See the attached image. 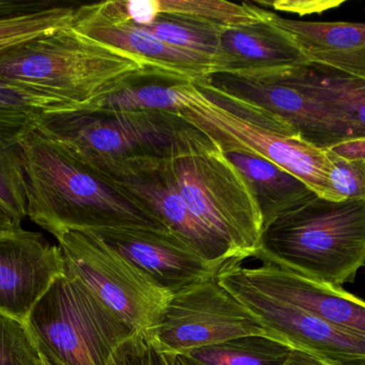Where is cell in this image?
<instances>
[{
    "mask_svg": "<svg viewBox=\"0 0 365 365\" xmlns=\"http://www.w3.org/2000/svg\"><path fill=\"white\" fill-rule=\"evenodd\" d=\"M21 144L27 216L53 237L68 231L168 229L128 191L36 129Z\"/></svg>",
    "mask_w": 365,
    "mask_h": 365,
    "instance_id": "6da1fadb",
    "label": "cell"
},
{
    "mask_svg": "<svg viewBox=\"0 0 365 365\" xmlns=\"http://www.w3.org/2000/svg\"><path fill=\"white\" fill-rule=\"evenodd\" d=\"M143 75H155L125 51L81 34L72 26L38 36L0 58V79L88 109Z\"/></svg>",
    "mask_w": 365,
    "mask_h": 365,
    "instance_id": "7a4b0ae2",
    "label": "cell"
},
{
    "mask_svg": "<svg viewBox=\"0 0 365 365\" xmlns=\"http://www.w3.org/2000/svg\"><path fill=\"white\" fill-rule=\"evenodd\" d=\"M252 257L322 284L353 283L365 266V199L313 195L263 229Z\"/></svg>",
    "mask_w": 365,
    "mask_h": 365,
    "instance_id": "3957f363",
    "label": "cell"
},
{
    "mask_svg": "<svg viewBox=\"0 0 365 365\" xmlns=\"http://www.w3.org/2000/svg\"><path fill=\"white\" fill-rule=\"evenodd\" d=\"M167 158L191 214L238 259L259 251L263 221L250 186L210 135L181 117Z\"/></svg>",
    "mask_w": 365,
    "mask_h": 365,
    "instance_id": "277c9868",
    "label": "cell"
},
{
    "mask_svg": "<svg viewBox=\"0 0 365 365\" xmlns=\"http://www.w3.org/2000/svg\"><path fill=\"white\" fill-rule=\"evenodd\" d=\"M24 323L45 365H107L137 334L66 270Z\"/></svg>",
    "mask_w": 365,
    "mask_h": 365,
    "instance_id": "5b68a950",
    "label": "cell"
},
{
    "mask_svg": "<svg viewBox=\"0 0 365 365\" xmlns=\"http://www.w3.org/2000/svg\"><path fill=\"white\" fill-rule=\"evenodd\" d=\"M179 115L214 139L242 146L293 174L319 196L330 199V161L326 150L315 147L284 120L269 111L251 119L230 113L207 98L193 81L180 84Z\"/></svg>",
    "mask_w": 365,
    "mask_h": 365,
    "instance_id": "8992f818",
    "label": "cell"
},
{
    "mask_svg": "<svg viewBox=\"0 0 365 365\" xmlns=\"http://www.w3.org/2000/svg\"><path fill=\"white\" fill-rule=\"evenodd\" d=\"M179 114L156 111L81 109L46 114L36 130L61 144L90 166L163 154L175 137Z\"/></svg>",
    "mask_w": 365,
    "mask_h": 365,
    "instance_id": "52a82bcc",
    "label": "cell"
},
{
    "mask_svg": "<svg viewBox=\"0 0 365 365\" xmlns=\"http://www.w3.org/2000/svg\"><path fill=\"white\" fill-rule=\"evenodd\" d=\"M56 239L64 270L135 332L148 338L171 296L93 231H68Z\"/></svg>",
    "mask_w": 365,
    "mask_h": 365,
    "instance_id": "ba28073f",
    "label": "cell"
},
{
    "mask_svg": "<svg viewBox=\"0 0 365 365\" xmlns=\"http://www.w3.org/2000/svg\"><path fill=\"white\" fill-rule=\"evenodd\" d=\"M245 336L268 334L214 278L171 296L147 339L160 353L178 356Z\"/></svg>",
    "mask_w": 365,
    "mask_h": 365,
    "instance_id": "9c48e42d",
    "label": "cell"
},
{
    "mask_svg": "<svg viewBox=\"0 0 365 365\" xmlns=\"http://www.w3.org/2000/svg\"><path fill=\"white\" fill-rule=\"evenodd\" d=\"M167 150L163 154L136 156L96 169L128 191L208 263L221 268L238 259L191 214L173 177Z\"/></svg>",
    "mask_w": 365,
    "mask_h": 365,
    "instance_id": "30bf717a",
    "label": "cell"
},
{
    "mask_svg": "<svg viewBox=\"0 0 365 365\" xmlns=\"http://www.w3.org/2000/svg\"><path fill=\"white\" fill-rule=\"evenodd\" d=\"M217 280L261 323L270 338L339 365L365 359V338L257 291L225 266L219 270Z\"/></svg>",
    "mask_w": 365,
    "mask_h": 365,
    "instance_id": "8fae6325",
    "label": "cell"
},
{
    "mask_svg": "<svg viewBox=\"0 0 365 365\" xmlns=\"http://www.w3.org/2000/svg\"><path fill=\"white\" fill-rule=\"evenodd\" d=\"M205 81L225 94L278 116L315 147L329 149L356 139L346 120L284 81L272 77L248 79L230 74H212Z\"/></svg>",
    "mask_w": 365,
    "mask_h": 365,
    "instance_id": "7c38bea8",
    "label": "cell"
},
{
    "mask_svg": "<svg viewBox=\"0 0 365 365\" xmlns=\"http://www.w3.org/2000/svg\"><path fill=\"white\" fill-rule=\"evenodd\" d=\"M93 231L170 296L217 278L221 269L169 229L124 227Z\"/></svg>",
    "mask_w": 365,
    "mask_h": 365,
    "instance_id": "4fadbf2b",
    "label": "cell"
},
{
    "mask_svg": "<svg viewBox=\"0 0 365 365\" xmlns=\"http://www.w3.org/2000/svg\"><path fill=\"white\" fill-rule=\"evenodd\" d=\"M257 261L261 265L248 266L245 259H234L225 266L257 291L293 304L338 329L365 338L364 300L342 287L322 284L267 261Z\"/></svg>",
    "mask_w": 365,
    "mask_h": 365,
    "instance_id": "5bb4252c",
    "label": "cell"
},
{
    "mask_svg": "<svg viewBox=\"0 0 365 365\" xmlns=\"http://www.w3.org/2000/svg\"><path fill=\"white\" fill-rule=\"evenodd\" d=\"M64 274L59 246L36 231L0 234V313L25 321L51 283Z\"/></svg>",
    "mask_w": 365,
    "mask_h": 365,
    "instance_id": "9a60e30c",
    "label": "cell"
},
{
    "mask_svg": "<svg viewBox=\"0 0 365 365\" xmlns=\"http://www.w3.org/2000/svg\"><path fill=\"white\" fill-rule=\"evenodd\" d=\"M304 66L309 62L302 49L284 30L264 17L263 9L259 21L223 28L212 74L266 79Z\"/></svg>",
    "mask_w": 365,
    "mask_h": 365,
    "instance_id": "2e32d148",
    "label": "cell"
},
{
    "mask_svg": "<svg viewBox=\"0 0 365 365\" xmlns=\"http://www.w3.org/2000/svg\"><path fill=\"white\" fill-rule=\"evenodd\" d=\"M72 27L140 59L158 76L199 81L212 74L214 58L178 49L130 23H110L77 6Z\"/></svg>",
    "mask_w": 365,
    "mask_h": 365,
    "instance_id": "e0dca14e",
    "label": "cell"
},
{
    "mask_svg": "<svg viewBox=\"0 0 365 365\" xmlns=\"http://www.w3.org/2000/svg\"><path fill=\"white\" fill-rule=\"evenodd\" d=\"M263 9L264 17L291 36L309 64L365 79V23L289 19Z\"/></svg>",
    "mask_w": 365,
    "mask_h": 365,
    "instance_id": "ac0fdd59",
    "label": "cell"
},
{
    "mask_svg": "<svg viewBox=\"0 0 365 365\" xmlns=\"http://www.w3.org/2000/svg\"><path fill=\"white\" fill-rule=\"evenodd\" d=\"M215 141L250 186L261 212L263 229L317 194L299 178L264 156L227 139Z\"/></svg>",
    "mask_w": 365,
    "mask_h": 365,
    "instance_id": "d6986e66",
    "label": "cell"
},
{
    "mask_svg": "<svg viewBox=\"0 0 365 365\" xmlns=\"http://www.w3.org/2000/svg\"><path fill=\"white\" fill-rule=\"evenodd\" d=\"M272 79L294 86L323 103L346 120L356 139H365V79L314 64Z\"/></svg>",
    "mask_w": 365,
    "mask_h": 365,
    "instance_id": "ffe728a7",
    "label": "cell"
},
{
    "mask_svg": "<svg viewBox=\"0 0 365 365\" xmlns=\"http://www.w3.org/2000/svg\"><path fill=\"white\" fill-rule=\"evenodd\" d=\"M40 118L0 115V201L23 221L27 216L24 137Z\"/></svg>",
    "mask_w": 365,
    "mask_h": 365,
    "instance_id": "44dd1931",
    "label": "cell"
},
{
    "mask_svg": "<svg viewBox=\"0 0 365 365\" xmlns=\"http://www.w3.org/2000/svg\"><path fill=\"white\" fill-rule=\"evenodd\" d=\"M293 349L267 336H245L185 351V365H284Z\"/></svg>",
    "mask_w": 365,
    "mask_h": 365,
    "instance_id": "7402d4cb",
    "label": "cell"
},
{
    "mask_svg": "<svg viewBox=\"0 0 365 365\" xmlns=\"http://www.w3.org/2000/svg\"><path fill=\"white\" fill-rule=\"evenodd\" d=\"M182 79L143 75L126 83L117 91L88 109L156 111L179 114L182 107Z\"/></svg>",
    "mask_w": 365,
    "mask_h": 365,
    "instance_id": "603a6c76",
    "label": "cell"
},
{
    "mask_svg": "<svg viewBox=\"0 0 365 365\" xmlns=\"http://www.w3.org/2000/svg\"><path fill=\"white\" fill-rule=\"evenodd\" d=\"M225 27L179 15L158 14L149 25L139 28L171 46L214 58Z\"/></svg>",
    "mask_w": 365,
    "mask_h": 365,
    "instance_id": "cb8c5ba5",
    "label": "cell"
},
{
    "mask_svg": "<svg viewBox=\"0 0 365 365\" xmlns=\"http://www.w3.org/2000/svg\"><path fill=\"white\" fill-rule=\"evenodd\" d=\"M154 14L179 15L217 25L236 26L263 19V8L255 2L225 0H149Z\"/></svg>",
    "mask_w": 365,
    "mask_h": 365,
    "instance_id": "d4e9b609",
    "label": "cell"
},
{
    "mask_svg": "<svg viewBox=\"0 0 365 365\" xmlns=\"http://www.w3.org/2000/svg\"><path fill=\"white\" fill-rule=\"evenodd\" d=\"M76 6L58 2L53 8L21 19L0 21V58L59 28L72 26Z\"/></svg>",
    "mask_w": 365,
    "mask_h": 365,
    "instance_id": "484cf974",
    "label": "cell"
},
{
    "mask_svg": "<svg viewBox=\"0 0 365 365\" xmlns=\"http://www.w3.org/2000/svg\"><path fill=\"white\" fill-rule=\"evenodd\" d=\"M74 111L78 109L0 79V115L41 118L46 114Z\"/></svg>",
    "mask_w": 365,
    "mask_h": 365,
    "instance_id": "4316f807",
    "label": "cell"
},
{
    "mask_svg": "<svg viewBox=\"0 0 365 365\" xmlns=\"http://www.w3.org/2000/svg\"><path fill=\"white\" fill-rule=\"evenodd\" d=\"M0 365H42L24 321L0 313Z\"/></svg>",
    "mask_w": 365,
    "mask_h": 365,
    "instance_id": "83f0119b",
    "label": "cell"
},
{
    "mask_svg": "<svg viewBox=\"0 0 365 365\" xmlns=\"http://www.w3.org/2000/svg\"><path fill=\"white\" fill-rule=\"evenodd\" d=\"M326 154L330 161V199H365V161L346 160L328 149Z\"/></svg>",
    "mask_w": 365,
    "mask_h": 365,
    "instance_id": "f1b7e54d",
    "label": "cell"
},
{
    "mask_svg": "<svg viewBox=\"0 0 365 365\" xmlns=\"http://www.w3.org/2000/svg\"><path fill=\"white\" fill-rule=\"evenodd\" d=\"M149 341L137 332L115 349L107 365H149Z\"/></svg>",
    "mask_w": 365,
    "mask_h": 365,
    "instance_id": "f546056e",
    "label": "cell"
},
{
    "mask_svg": "<svg viewBox=\"0 0 365 365\" xmlns=\"http://www.w3.org/2000/svg\"><path fill=\"white\" fill-rule=\"evenodd\" d=\"M58 2L0 0V21L21 19L53 8Z\"/></svg>",
    "mask_w": 365,
    "mask_h": 365,
    "instance_id": "4dcf8cb0",
    "label": "cell"
},
{
    "mask_svg": "<svg viewBox=\"0 0 365 365\" xmlns=\"http://www.w3.org/2000/svg\"><path fill=\"white\" fill-rule=\"evenodd\" d=\"M265 6H272L274 10L284 11V12L296 13L304 15L313 14V13H322L329 10L334 6H341L342 1H274L257 2Z\"/></svg>",
    "mask_w": 365,
    "mask_h": 365,
    "instance_id": "1f68e13d",
    "label": "cell"
},
{
    "mask_svg": "<svg viewBox=\"0 0 365 365\" xmlns=\"http://www.w3.org/2000/svg\"><path fill=\"white\" fill-rule=\"evenodd\" d=\"M328 150L346 160L365 161V139H347Z\"/></svg>",
    "mask_w": 365,
    "mask_h": 365,
    "instance_id": "d6a6232c",
    "label": "cell"
},
{
    "mask_svg": "<svg viewBox=\"0 0 365 365\" xmlns=\"http://www.w3.org/2000/svg\"><path fill=\"white\" fill-rule=\"evenodd\" d=\"M284 365H339L300 349H293Z\"/></svg>",
    "mask_w": 365,
    "mask_h": 365,
    "instance_id": "836d02e7",
    "label": "cell"
},
{
    "mask_svg": "<svg viewBox=\"0 0 365 365\" xmlns=\"http://www.w3.org/2000/svg\"><path fill=\"white\" fill-rule=\"evenodd\" d=\"M21 229V220L0 201V234L14 233Z\"/></svg>",
    "mask_w": 365,
    "mask_h": 365,
    "instance_id": "e575fe53",
    "label": "cell"
},
{
    "mask_svg": "<svg viewBox=\"0 0 365 365\" xmlns=\"http://www.w3.org/2000/svg\"><path fill=\"white\" fill-rule=\"evenodd\" d=\"M149 365H173V356L160 353L150 344Z\"/></svg>",
    "mask_w": 365,
    "mask_h": 365,
    "instance_id": "d590c367",
    "label": "cell"
},
{
    "mask_svg": "<svg viewBox=\"0 0 365 365\" xmlns=\"http://www.w3.org/2000/svg\"><path fill=\"white\" fill-rule=\"evenodd\" d=\"M341 365H365V359L355 360V361L346 362Z\"/></svg>",
    "mask_w": 365,
    "mask_h": 365,
    "instance_id": "8d00e7d4",
    "label": "cell"
},
{
    "mask_svg": "<svg viewBox=\"0 0 365 365\" xmlns=\"http://www.w3.org/2000/svg\"><path fill=\"white\" fill-rule=\"evenodd\" d=\"M173 365H185L184 362L178 356H173Z\"/></svg>",
    "mask_w": 365,
    "mask_h": 365,
    "instance_id": "74e56055",
    "label": "cell"
},
{
    "mask_svg": "<svg viewBox=\"0 0 365 365\" xmlns=\"http://www.w3.org/2000/svg\"><path fill=\"white\" fill-rule=\"evenodd\" d=\"M42 365H45V364H43V362H42Z\"/></svg>",
    "mask_w": 365,
    "mask_h": 365,
    "instance_id": "f35d334b",
    "label": "cell"
}]
</instances>
